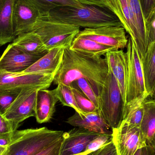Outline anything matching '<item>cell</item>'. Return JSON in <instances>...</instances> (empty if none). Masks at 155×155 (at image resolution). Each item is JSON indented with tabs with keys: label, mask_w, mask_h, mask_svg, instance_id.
<instances>
[{
	"label": "cell",
	"mask_w": 155,
	"mask_h": 155,
	"mask_svg": "<svg viewBox=\"0 0 155 155\" xmlns=\"http://www.w3.org/2000/svg\"><path fill=\"white\" fill-rule=\"evenodd\" d=\"M109 72L105 58L64 49L61 67L54 77L56 84L71 85L79 78L87 80L98 98Z\"/></svg>",
	"instance_id": "obj_1"
},
{
	"label": "cell",
	"mask_w": 155,
	"mask_h": 155,
	"mask_svg": "<svg viewBox=\"0 0 155 155\" xmlns=\"http://www.w3.org/2000/svg\"><path fill=\"white\" fill-rule=\"evenodd\" d=\"M7 148L0 147V155H4L6 152Z\"/></svg>",
	"instance_id": "obj_40"
},
{
	"label": "cell",
	"mask_w": 155,
	"mask_h": 155,
	"mask_svg": "<svg viewBox=\"0 0 155 155\" xmlns=\"http://www.w3.org/2000/svg\"><path fill=\"white\" fill-rule=\"evenodd\" d=\"M127 77L124 107L138 100L148 97L143 73L142 61L135 44L129 37L126 47Z\"/></svg>",
	"instance_id": "obj_5"
},
{
	"label": "cell",
	"mask_w": 155,
	"mask_h": 155,
	"mask_svg": "<svg viewBox=\"0 0 155 155\" xmlns=\"http://www.w3.org/2000/svg\"><path fill=\"white\" fill-rule=\"evenodd\" d=\"M59 101L54 89H41L36 96L35 117L39 124L48 123L53 116Z\"/></svg>",
	"instance_id": "obj_17"
},
{
	"label": "cell",
	"mask_w": 155,
	"mask_h": 155,
	"mask_svg": "<svg viewBox=\"0 0 155 155\" xmlns=\"http://www.w3.org/2000/svg\"><path fill=\"white\" fill-rule=\"evenodd\" d=\"M112 134L117 155H134L148 145L140 128L123 121L118 127L112 129Z\"/></svg>",
	"instance_id": "obj_8"
},
{
	"label": "cell",
	"mask_w": 155,
	"mask_h": 155,
	"mask_svg": "<svg viewBox=\"0 0 155 155\" xmlns=\"http://www.w3.org/2000/svg\"><path fill=\"white\" fill-rule=\"evenodd\" d=\"M113 12L117 16L126 31L135 44L138 54L142 61L147 51V47L140 37L134 16L127 0H110Z\"/></svg>",
	"instance_id": "obj_11"
},
{
	"label": "cell",
	"mask_w": 155,
	"mask_h": 155,
	"mask_svg": "<svg viewBox=\"0 0 155 155\" xmlns=\"http://www.w3.org/2000/svg\"><path fill=\"white\" fill-rule=\"evenodd\" d=\"M41 16L28 0H14L13 22L15 36L32 31Z\"/></svg>",
	"instance_id": "obj_13"
},
{
	"label": "cell",
	"mask_w": 155,
	"mask_h": 155,
	"mask_svg": "<svg viewBox=\"0 0 155 155\" xmlns=\"http://www.w3.org/2000/svg\"></svg>",
	"instance_id": "obj_46"
},
{
	"label": "cell",
	"mask_w": 155,
	"mask_h": 155,
	"mask_svg": "<svg viewBox=\"0 0 155 155\" xmlns=\"http://www.w3.org/2000/svg\"><path fill=\"white\" fill-rule=\"evenodd\" d=\"M126 32L122 25L84 28L79 31L76 37L89 39L114 50H122L127 47L128 43Z\"/></svg>",
	"instance_id": "obj_9"
},
{
	"label": "cell",
	"mask_w": 155,
	"mask_h": 155,
	"mask_svg": "<svg viewBox=\"0 0 155 155\" xmlns=\"http://www.w3.org/2000/svg\"><path fill=\"white\" fill-rule=\"evenodd\" d=\"M80 3L87 5H95L107 9L113 12L110 0H77Z\"/></svg>",
	"instance_id": "obj_35"
},
{
	"label": "cell",
	"mask_w": 155,
	"mask_h": 155,
	"mask_svg": "<svg viewBox=\"0 0 155 155\" xmlns=\"http://www.w3.org/2000/svg\"><path fill=\"white\" fill-rule=\"evenodd\" d=\"M148 97H150L151 99H153V100L155 101V87L153 91V93H152V95Z\"/></svg>",
	"instance_id": "obj_43"
},
{
	"label": "cell",
	"mask_w": 155,
	"mask_h": 155,
	"mask_svg": "<svg viewBox=\"0 0 155 155\" xmlns=\"http://www.w3.org/2000/svg\"><path fill=\"white\" fill-rule=\"evenodd\" d=\"M15 132L11 123L0 114V138L12 137Z\"/></svg>",
	"instance_id": "obj_33"
},
{
	"label": "cell",
	"mask_w": 155,
	"mask_h": 155,
	"mask_svg": "<svg viewBox=\"0 0 155 155\" xmlns=\"http://www.w3.org/2000/svg\"><path fill=\"white\" fill-rule=\"evenodd\" d=\"M143 105V116L140 129L147 144H151L155 134V101L147 97L144 99Z\"/></svg>",
	"instance_id": "obj_21"
},
{
	"label": "cell",
	"mask_w": 155,
	"mask_h": 155,
	"mask_svg": "<svg viewBox=\"0 0 155 155\" xmlns=\"http://www.w3.org/2000/svg\"><path fill=\"white\" fill-rule=\"evenodd\" d=\"M62 137L57 142L44 148L34 155H60Z\"/></svg>",
	"instance_id": "obj_34"
},
{
	"label": "cell",
	"mask_w": 155,
	"mask_h": 155,
	"mask_svg": "<svg viewBox=\"0 0 155 155\" xmlns=\"http://www.w3.org/2000/svg\"><path fill=\"white\" fill-rule=\"evenodd\" d=\"M92 155H117L115 146L113 141L103 147L92 153Z\"/></svg>",
	"instance_id": "obj_36"
},
{
	"label": "cell",
	"mask_w": 155,
	"mask_h": 155,
	"mask_svg": "<svg viewBox=\"0 0 155 155\" xmlns=\"http://www.w3.org/2000/svg\"><path fill=\"white\" fill-rule=\"evenodd\" d=\"M99 134L81 127L64 132L60 155H74L84 153L89 143Z\"/></svg>",
	"instance_id": "obj_14"
},
{
	"label": "cell",
	"mask_w": 155,
	"mask_h": 155,
	"mask_svg": "<svg viewBox=\"0 0 155 155\" xmlns=\"http://www.w3.org/2000/svg\"><path fill=\"white\" fill-rule=\"evenodd\" d=\"M142 155H155L154 150L152 145H147L142 148Z\"/></svg>",
	"instance_id": "obj_38"
},
{
	"label": "cell",
	"mask_w": 155,
	"mask_h": 155,
	"mask_svg": "<svg viewBox=\"0 0 155 155\" xmlns=\"http://www.w3.org/2000/svg\"><path fill=\"white\" fill-rule=\"evenodd\" d=\"M144 100H138L126 106L124 108L123 121L140 128L143 116Z\"/></svg>",
	"instance_id": "obj_25"
},
{
	"label": "cell",
	"mask_w": 155,
	"mask_h": 155,
	"mask_svg": "<svg viewBox=\"0 0 155 155\" xmlns=\"http://www.w3.org/2000/svg\"><path fill=\"white\" fill-rule=\"evenodd\" d=\"M54 90L58 100L64 106L72 107L79 114H85L79 110L78 106L71 85L59 84Z\"/></svg>",
	"instance_id": "obj_26"
},
{
	"label": "cell",
	"mask_w": 155,
	"mask_h": 155,
	"mask_svg": "<svg viewBox=\"0 0 155 155\" xmlns=\"http://www.w3.org/2000/svg\"><path fill=\"white\" fill-rule=\"evenodd\" d=\"M78 87V88L90 99L98 108L99 107V100L94 91L92 88L89 83L84 78H79L73 82ZM99 109V108H98Z\"/></svg>",
	"instance_id": "obj_30"
},
{
	"label": "cell",
	"mask_w": 155,
	"mask_h": 155,
	"mask_svg": "<svg viewBox=\"0 0 155 155\" xmlns=\"http://www.w3.org/2000/svg\"><path fill=\"white\" fill-rule=\"evenodd\" d=\"M39 12L41 16L47 15L51 11L65 6H80L77 0H28Z\"/></svg>",
	"instance_id": "obj_24"
},
{
	"label": "cell",
	"mask_w": 155,
	"mask_h": 155,
	"mask_svg": "<svg viewBox=\"0 0 155 155\" xmlns=\"http://www.w3.org/2000/svg\"><path fill=\"white\" fill-rule=\"evenodd\" d=\"M12 44L24 52L31 55L44 56L49 51L40 36L34 31L18 35Z\"/></svg>",
	"instance_id": "obj_20"
},
{
	"label": "cell",
	"mask_w": 155,
	"mask_h": 155,
	"mask_svg": "<svg viewBox=\"0 0 155 155\" xmlns=\"http://www.w3.org/2000/svg\"><path fill=\"white\" fill-rule=\"evenodd\" d=\"M153 146V148L154 150L155 153V134L153 138V140H152V143H151V144Z\"/></svg>",
	"instance_id": "obj_41"
},
{
	"label": "cell",
	"mask_w": 155,
	"mask_h": 155,
	"mask_svg": "<svg viewBox=\"0 0 155 155\" xmlns=\"http://www.w3.org/2000/svg\"><path fill=\"white\" fill-rule=\"evenodd\" d=\"M80 27L57 21L49 15L41 16L32 31L37 34L48 51L57 47L70 48Z\"/></svg>",
	"instance_id": "obj_4"
},
{
	"label": "cell",
	"mask_w": 155,
	"mask_h": 155,
	"mask_svg": "<svg viewBox=\"0 0 155 155\" xmlns=\"http://www.w3.org/2000/svg\"><path fill=\"white\" fill-rule=\"evenodd\" d=\"M146 20L155 10V0H140Z\"/></svg>",
	"instance_id": "obj_37"
},
{
	"label": "cell",
	"mask_w": 155,
	"mask_h": 155,
	"mask_svg": "<svg viewBox=\"0 0 155 155\" xmlns=\"http://www.w3.org/2000/svg\"><path fill=\"white\" fill-rule=\"evenodd\" d=\"M146 31L148 46L155 42V10L146 19Z\"/></svg>",
	"instance_id": "obj_32"
},
{
	"label": "cell",
	"mask_w": 155,
	"mask_h": 155,
	"mask_svg": "<svg viewBox=\"0 0 155 155\" xmlns=\"http://www.w3.org/2000/svg\"><path fill=\"white\" fill-rule=\"evenodd\" d=\"M12 137L0 138V147L7 148L11 143Z\"/></svg>",
	"instance_id": "obj_39"
},
{
	"label": "cell",
	"mask_w": 155,
	"mask_h": 155,
	"mask_svg": "<svg viewBox=\"0 0 155 155\" xmlns=\"http://www.w3.org/2000/svg\"><path fill=\"white\" fill-rule=\"evenodd\" d=\"M99 111L111 129L119 126L123 120L124 103L117 81L109 70L99 98Z\"/></svg>",
	"instance_id": "obj_6"
},
{
	"label": "cell",
	"mask_w": 155,
	"mask_h": 155,
	"mask_svg": "<svg viewBox=\"0 0 155 155\" xmlns=\"http://www.w3.org/2000/svg\"><path fill=\"white\" fill-rule=\"evenodd\" d=\"M64 49V47H60L50 50L21 73L56 74L62 61Z\"/></svg>",
	"instance_id": "obj_15"
},
{
	"label": "cell",
	"mask_w": 155,
	"mask_h": 155,
	"mask_svg": "<svg viewBox=\"0 0 155 155\" xmlns=\"http://www.w3.org/2000/svg\"><path fill=\"white\" fill-rule=\"evenodd\" d=\"M42 56L25 53L11 44L0 57V71L10 73H21Z\"/></svg>",
	"instance_id": "obj_12"
},
{
	"label": "cell",
	"mask_w": 155,
	"mask_h": 155,
	"mask_svg": "<svg viewBox=\"0 0 155 155\" xmlns=\"http://www.w3.org/2000/svg\"><path fill=\"white\" fill-rule=\"evenodd\" d=\"M49 15L57 21L80 28L123 26L114 13L107 9L95 5L83 4L80 6H62L52 10Z\"/></svg>",
	"instance_id": "obj_2"
},
{
	"label": "cell",
	"mask_w": 155,
	"mask_h": 155,
	"mask_svg": "<svg viewBox=\"0 0 155 155\" xmlns=\"http://www.w3.org/2000/svg\"><path fill=\"white\" fill-rule=\"evenodd\" d=\"M66 122L73 126L98 134H112V129L102 117L99 111L83 115L75 112Z\"/></svg>",
	"instance_id": "obj_16"
},
{
	"label": "cell",
	"mask_w": 155,
	"mask_h": 155,
	"mask_svg": "<svg viewBox=\"0 0 155 155\" xmlns=\"http://www.w3.org/2000/svg\"><path fill=\"white\" fill-rule=\"evenodd\" d=\"M44 87H29L22 89L3 116L12 124L15 131L25 119L35 117L36 96L38 90Z\"/></svg>",
	"instance_id": "obj_7"
},
{
	"label": "cell",
	"mask_w": 155,
	"mask_h": 155,
	"mask_svg": "<svg viewBox=\"0 0 155 155\" xmlns=\"http://www.w3.org/2000/svg\"><path fill=\"white\" fill-rule=\"evenodd\" d=\"M92 153H90V154H89L87 155H92Z\"/></svg>",
	"instance_id": "obj_45"
},
{
	"label": "cell",
	"mask_w": 155,
	"mask_h": 155,
	"mask_svg": "<svg viewBox=\"0 0 155 155\" xmlns=\"http://www.w3.org/2000/svg\"><path fill=\"white\" fill-rule=\"evenodd\" d=\"M70 49L81 53L101 56L105 55L110 51H116L111 47L100 44L92 40L78 37H75Z\"/></svg>",
	"instance_id": "obj_23"
},
{
	"label": "cell",
	"mask_w": 155,
	"mask_h": 155,
	"mask_svg": "<svg viewBox=\"0 0 155 155\" xmlns=\"http://www.w3.org/2000/svg\"><path fill=\"white\" fill-rule=\"evenodd\" d=\"M134 155H142V149H140L137 150Z\"/></svg>",
	"instance_id": "obj_44"
},
{
	"label": "cell",
	"mask_w": 155,
	"mask_h": 155,
	"mask_svg": "<svg viewBox=\"0 0 155 155\" xmlns=\"http://www.w3.org/2000/svg\"><path fill=\"white\" fill-rule=\"evenodd\" d=\"M22 89H0V114L4 115L17 98Z\"/></svg>",
	"instance_id": "obj_29"
},
{
	"label": "cell",
	"mask_w": 155,
	"mask_h": 155,
	"mask_svg": "<svg viewBox=\"0 0 155 155\" xmlns=\"http://www.w3.org/2000/svg\"><path fill=\"white\" fill-rule=\"evenodd\" d=\"M104 56L109 71L117 81L124 103L127 69L125 52L122 50L110 51Z\"/></svg>",
	"instance_id": "obj_18"
},
{
	"label": "cell",
	"mask_w": 155,
	"mask_h": 155,
	"mask_svg": "<svg viewBox=\"0 0 155 155\" xmlns=\"http://www.w3.org/2000/svg\"><path fill=\"white\" fill-rule=\"evenodd\" d=\"M112 134H100L87 145L86 151L95 152L113 141Z\"/></svg>",
	"instance_id": "obj_31"
},
{
	"label": "cell",
	"mask_w": 155,
	"mask_h": 155,
	"mask_svg": "<svg viewBox=\"0 0 155 155\" xmlns=\"http://www.w3.org/2000/svg\"><path fill=\"white\" fill-rule=\"evenodd\" d=\"M64 133L46 127L17 130L4 155H34L61 139Z\"/></svg>",
	"instance_id": "obj_3"
},
{
	"label": "cell",
	"mask_w": 155,
	"mask_h": 155,
	"mask_svg": "<svg viewBox=\"0 0 155 155\" xmlns=\"http://www.w3.org/2000/svg\"><path fill=\"white\" fill-rule=\"evenodd\" d=\"M93 153V152H90V151H85L84 153H81L80 154H78L74 155H87L90 154V153Z\"/></svg>",
	"instance_id": "obj_42"
},
{
	"label": "cell",
	"mask_w": 155,
	"mask_h": 155,
	"mask_svg": "<svg viewBox=\"0 0 155 155\" xmlns=\"http://www.w3.org/2000/svg\"><path fill=\"white\" fill-rule=\"evenodd\" d=\"M56 74H14L0 71V89H23L41 87L49 88Z\"/></svg>",
	"instance_id": "obj_10"
},
{
	"label": "cell",
	"mask_w": 155,
	"mask_h": 155,
	"mask_svg": "<svg viewBox=\"0 0 155 155\" xmlns=\"http://www.w3.org/2000/svg\"><path fill=\"white\" fill-rule=\"evenodd\" d=\"M14 0H0V46L13 41L16 36L13 22Z\"/></svg>",
	"instance_id": "obj_19"
},
{
	"label": "cell",
	"mask_w": 155,
	"mask_h": 155,
	"mask_svg": "<svg viewBox=\"0 0 155 155\" xmlns=\"http://www.w3.org/2000/svg\"><path fill=\"white\" fill-rule=\"evenodd\" d=\"M130 9L134 16L140 37L144 44L148 48L146 31V18L140 0H127Z\"/></svg>",
	"instance_id": "obj_27"
},
{
	"label": "cell",
	"mask_w": 155,
	"mask_h": 155,
	"mask_svg": "<svg viewBox=\"0 0 155 155\" xmlns=\"http://www.w3.org/2000/svg\"><path fill=\"white\" fill-rule=\"evenodd\" d=\"M71 86L78 106L82 113L89 114L99 111L95 105L79 88L73 84H72Z\"/></svg>",
	"instance_id": "obj_28"
},
{
	"label": "cell",
	"mask_w": 155,
	"mask_h": 155,
	"mask_svg": "<svg viewBox=\"0 0 155 155\" xmlns=\"http://www.w3.org/2000/svg\"><path fill=\"white\" fill-rule=\"evenodd\" d=\"M142 66L146 88L149 97L155 87V42L148 45L142 61Z\"/></svg>",
	"instance_id": "obj_22"
}]
</instances>
